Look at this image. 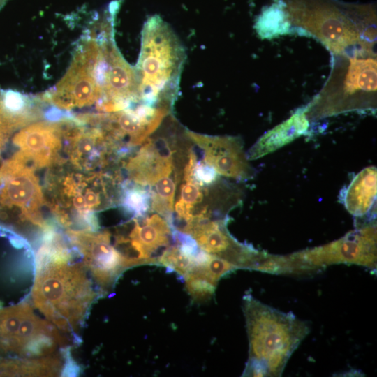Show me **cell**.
I'll use <instances>...</instances> for the list:
<instances>
[{"label": "cell", "mask_w": 377, "mask_h": 377, "mask_svg": "<svg viewBox=\"0 0 377 377\" xmlns=\"http://www.w3.org/2000/svg\"><path fill=\"white\" fill-rule=\"evenodd\" d=\"M354 54L349 59L340 92L320 95L306 105L308 119H320L353 110L376 109L374 98L377 89L376 58H360Z\"/></svg>", "instance_id": "cell-9"}, {"label": "cell", "mask_w": 377, "mask_h": 377, "mask_svg": "<svg viewBox=\"0 0 377 377\" xmlns=\"http://www.w3.org/2000/svg\"><path fill=\"white\" fill-rule=\"evenodd\" d=\"M76 248L101 296L110 290L126 270L119 253L114 248L108 230H66Z\"/></svg>", "instance_id": "cell-11"}, {"label": "cell", "mask_w": 377, "mask_h": 377, "mask_svg": "<svg viewBox=\"0 0 377 377\" xmlns=\"http://www.w3.org/2000/svg\"><path fill=\"white\" fill-rule=\"evenodd\" d=\"M186 134L203 151L204 162L219 175L237 181H246L254 176L255 170L249 162L240 138L208 135L187 129Z\"/></svg>", "instance_id": "cell-13"}, {"label": "cell", "mask_w": 377, "mask_h": 377, "mask_svg": "<svg viewBox=\"0 0 377 377\" xmlns=\"http://www.w3.org/2000/svg\"><path fill=\"white\" fill-rule=\"evenodd\" d=\"M290 27L283 0H276L264 8L254 25L258 35L263 39H271L286 34L290 32Z\"/></svg>", "instance_id": "cell-17"}, {"label": "cell", "mask_w": 377, "mask_h": 377, "mask_svg": "<svg viewBox=\"0 0 377 377\" xmlns=\"http://www.w3.org/2000/svg\"><path fill=\"white\" fill-rule=\"evenodd\" d=\"M249 358L244 374L280 376L293 352L310 331L306 321L255 299L244 297Z\"/></svg>", "instance_id": "cell-3"}, {"label": "cell", "mask_w": 377, "mask_h": 377, "mask_svg": "<svg viewBox=\"0 0 377 377\" xmlns=\"http://www.w3.org/2000/svg\"><path fill=\"white\" fill-rule=\"evenodd\" d=\"M291 24L318 39L334 54L359 45L369 52L371 43L346 10L329 0H283Z\"/></svg>", "instance_id": "cell-6"}, {"label": "cell", "mask_w": 377, "mask_h": 377, "mask_svg": "<svg viewBox=\"0 0 377 377\" xmlns=\"http://www.w3.org/2000/svg\"><path fill=\"white\" fill-rule=\"evenodd\" d=\"M228 218L205 219L191 224L182 232L191 236L206 253L223 258L238 269L257 270L268 253L238 242L228 230Z\"/></svg>", "instance_id": "cell-12"}, {"label": "cell", "mask_w": 377, "mask_h": 377, "mask_svg": "<svg viewBox=\"0 0 377 377\" xmlns=\"http://www.w3.org/2000/svg\"><path fill=\"white\" fill-rule=\"evenodd\" d=\"M64 335L27 301L0 306V358L29 362L70 353Z\"/></svg>", "instance_id": "cell-5"}, {"label": "cell", "mask_w": 377, "mask_h": 377, "mask_svg": "<svg viewBox=\"0 0 377 377\" xmlns=\"http://www.w3.org/2000/svg\"><path fill=\"white\" fill-rule=\"evenodd\" d=\"M172 228L157 213L131 220L117 227L112 244L119 253L124 267L158 265V253L170 246Z\"/></svg>", "instance_id": "cell-10"}, {"label": "cell", "mask_w": 377, "mask_h": 377, "mask_svg": "<svg viewBox=\"0 0 377 377\" xmlns=\"http://www.w3.org/2000/svg\"><path fill=\"white\" fill-rule=\"evenodd\" d=\"M376 223L360 224L328 244L289 254L295 274H313L336 264L376 269Z\"/></svg>", "instance_id": "cell-7"}, {"label": "cell", "mask_w": 377, "mask_h": 377, "mask_svg": "<svg viewBox=\"0 0 377 377\" xmlns=\"http://www.w3.org/2000/svg\"><path fill=\"white\" fill-rule=\"evenodd\" d=\"M18 148L15 156L36 170L52 167L62 161L63 147L60 119L43 121L25 126L13 140Z\"/></svg>", "instance_id": "cell-14"}, {"label": "cell", "mask_w": 377, "mask_h": 377, "mask_svg": "<svg viewBox=\"0 0 377 377\" xmlns=\"http://www.w3.org/2000/svg\"><path fill=\"white\" fill-rule=\"evenodd\" d=\"M184 278L186 289L195 301L205 302L213 296L216 286L205 276L198 273L191 272Z\"/></svg>", "instance_id": "cell-20"}, {"label": "cell", "mask_w": 377, "mask_h": 377, "mask_svg": "<svg viewBox=\"0 0 377 377\" xmlns=\"http://www.w3.org/2000/svg\"><path fill=\"white\" fill-rule=\"evenodd\" d=\"M36 247L32 304L61 332L75 338L101 295L80 254L57 224L45 231Z\"/></svg>", "instance_id": "cell-1"}, {"label": "cell", "mask_w": 377, "mask_h": 377, "mask_svg": "<svg viewBox=\"0 0 377 377\" xmlns=\"http://www.w3.org/2000/svg\"><path fill=\"white\" fill-rule=\"evenodd\" d=\"M0 90V154L2 149L13 131L20 128L17 121L4 109Z\"/></svg>", "instance_id": "cell-21"}, {"label": "cell", "mask_w": 377, "mask_h": 377, "mask_svg": "<svg viewBox=\"0 0 377 377\" xmlns=\"http://www.w3.org/2000/svg\"><path fill=\"white\" fill-rule=\"evenodd\" d=\"M377 195V168L368 166L358 172L341 194L346 210L355 218H363L374 209Z\"/></svg>", "instance_id": "cell-16"}, {"label": "cell", "mask_w": 377, "mask_h": 377, "mask_svg": "<svg viewBox=\"0 0 377 377\" xmlns=\"http://www.w3.org/2000/svg\"><path fill=\"white\" fill-rule=\"evenodd\" d=\"M309 126L306 107L299 108L288 119L261 136L247 151V158L258 159L276 151L304 134Z\"/></svg>", "instance_id": "cell-15"}, {"label": "cell", "mask_w": 377, "mask_h": 377, "mask_svg": "<svg viewBox=\"0 0 377 377\" xmlns=\"http://www.w3.org/2000/svg\"><path fill=\"white\" fill-rule=\"evenodd\" d=\"M186 53L170 26L151 16L142 30L141 49L135 71L140 100L152 106H168L177 97Z\"/></svg>", "instance_id": "cell-4"}, {"label": "cell", "mask_w": 377, "mask_h": 377, "mask_svg": "<svg viewBox=\"0 0 377 377\" xmlns=\"http://www.w3.org/2000/svg\"><path fill=\"white\" fill-rule=\"evenodd\" d=\"M101 54V46L95 38H81L64 76L40 98L66 111L96 106L102 98L96 78Z\"/></svg>", "instance_id": "cell-8"}, {"label": "cell", "mask_w": 377, "mask_h": 377, "mask_svg": "<svg viewBox=\"0 0 377 377\" xmlns=\"http://www.w3.org/2000/svg\"><path fill=\"white\" fill-rule=\"evenodd\" d=\"M8 0H0V10L5 6Z\"/></svg>", "instance_id": "cell-22"}, {"label": "cell", "mask_w": 377, "mask_h": 377, "mask_svg": "<svg viewBox=\"0 0 377 377\" xmlns=\"http://www.w3.org/2000/svg\"><path fill=\"white\" fill-rule=\"evenodd\" d=\"M147 187L128 180L122 182L119 205L133 217L146 216L150 210L151 202V190Z\"/></svg>", "instance_id": "cell-19"}, {"label": "cell", "mask_w": 377, "mask_h": 377, "mask_svg": "<svg viewBox=\"0 0 377 377\" xmlns=\"http://www.w3.org/2000/svg\"><path fill=\"white\" fill-rule=\"evenodd\" d=\"M58 171L47 176L44 195L53 220L66 230H98L96 212L119 204V172Z\"/></svg>", "instance_id": "cell-2"}, {"label": "cell", "mask_w": 377, "mask_h": 377, "mask_svg": "<svg viewBox=\"0 0 377 377\" xmlns=\"http://www.w3.org/2000/svg\"><path fill=\"white\" fill-rule=\"evenodd\" d=\"M182 171H175L168 177L159 179L151 190L150 211L158 214L166 219L172 227L173 222V203L177 185L182 179Z\"/></svg>", "instance_id": "cell-18"}]
</instances>
